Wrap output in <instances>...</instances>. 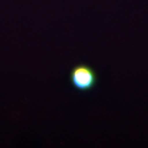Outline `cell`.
<instances>
[{"mask_svg": "<svg viewBox=\"0 0 148 148\" xmlns=\"http://www.w3.org/2000/svg\"><path fill=\"white\" fill-rule=\"evenodd\" d=\"M69 82L74 89L86 92L93 90L97 84V74L93 68L81 63L71 68L69 75Z\"/></svg>", "mask_w": 148, "mask_h": 148, "instance_id": "obj_1", "label": "cell"}]
</instances>
